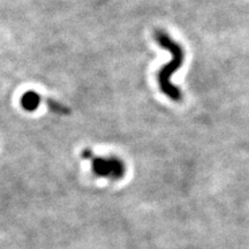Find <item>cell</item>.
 <instances>
[{
	"label": "cell",
	"instance_id": "1",
	"mask_svg": "<svg viewBox=\"0 0 249 249\" xmlns=\"http://www.w3.org/2000/svg\"><path fill=\"white\" fill-rule=\"evenodd\" d=\"M155 39L161 48L167 50L172 54L171 61L165 65L158 73V85L164 95H166L174 102H180L182 99V93L178 87L171 83V77L182 66L183 60H185V52H183L182 46L179 43L174 42L169 34L165 33L164 30H156Z\"/></svg>",
	"mask_w": 249,
	"mask_h": 249
},
{
	"label": "cell",
	"instance_id": "2",
	"mask_svg": "<svg viewBox=\"0 0 249 249\" xmlns=\"http://www.w3.org/2000/svg\"><path fill=\"white\" fill-rule=\"evenodd\" d=\"M83 160H91V170L97 177L111 180H120L126 173V165L116 156H96L89 148L82 151Z\"/></svg>",
	"mask_w": 249,
	"mask_h": 249
},
{
	"label": "cell",
	"instance_id": "3",
	"mask_svg": "<svg viewBox=\"0 0 249 249\" xmlns=\"http://www.w3.org/2000/svg\"><path fill=\"white\" fill-rule=\"evenodd\" d=\"M40 104V96L34 90L24 92L21 97V105L28 112H34L37 110Z\"/></svg>",
	"mask_w": 249,
	"mask_h": 249
},
{
	"label": "cell",
	"instance_id": "4",
	"mask_svg": "<svg viewBox=\"0 0 249 249\" xmlns=\"http://www.w3.org/2000/svg\"><path fill=\"white\" fill-rule=\"evenodd\" d=\"M46 104H48L50 111L53 112V113L60 114V116H67V114L71 113V110L66 107V105L61 104V103L54 101V99L48 98L46 99Z\"/></svg>",
	"mask_w": 249,
	"mask_h": 249
}]
</instances>
